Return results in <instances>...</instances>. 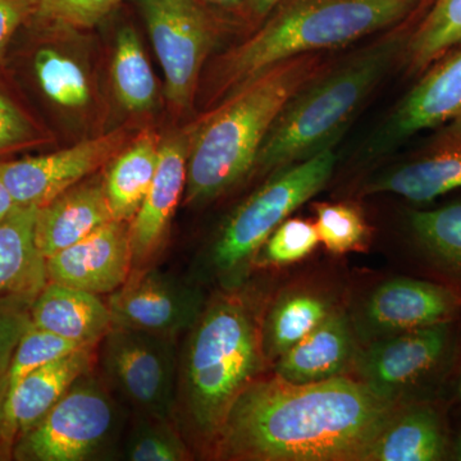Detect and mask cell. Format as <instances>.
Here are the masks:
<instances>
[{"label":"cell","mask_w":461,"mask_h":461,"mask_svg":"<svg viewBox=\"0 0 461 461\" xmlns=\"http://www.w3.org/2000/svg\"><path fill=\"white\" fill-rule=\"evenodd\" d=\"M169 103L180 111L193 105L200 74L217 39L220 20L199 0H139Z\"/></svg>","instance_id":"cell-9"},{"label":"cell","mask_w":461,"mask_h":461,"mask_svg":"<svg viewBox=\"0 0 461 461\" xmlns=\"http://www.w3.org/2000/svg\"><path fill=\"white\" fill-rule=\"evenodd\" d=\"M159 149L156 136H140L109 162L104 185L114 220L131 222L138 213L153 184Z\"/></svg>","instance_id":"cell-24"},{"label":"cell","mask_w":461,"mask_h":461,"mask_svg":"<svg viewBox=\"0 0 461 461\" xmlns=\"http://www.w3.org/2000/svg\"><path fill=\"white\" fill-rule=\"evenodd\" d=\"M412 235L432 263L461 278V203L409 214Z\"/></svg>","instance_id":"cell-28"},{"label":"cell","mask_w":461,"mask_h":461,"mask_svg":"<svg viewBox=\"0 0 461 461\" xmlns=\"http://www.w3.org/2000/svg\"><path fill=\"white\" fill-rule=\"evenodd\" d=\"M32 138V123L7 96L0 93V150L23 144Z\"/></svg>","instance_id":"cell-36"},{"label":"cell","mask_w":461,"mask_h":461,"mask_svg":"<svg viewBox=\"0 0 461 461\" xmlns=\"http://www.w3.org/2000/svg\"><path fill=\"white\" fill-rule=\"evenodd\" d=\"M336 160L330 147L272 173L268 181L235 209L209 253V262L224 285L236 286L277 227L326 186Z\"/></svg>","instance_id":"cell-6"},{"label":"cell","mask_w":461,"mask_h":461,"mask_svg":"<svg viewBox=\"0 0 461 461\" xmlns=\"http://www.w3.org/2000/svg\"><path fill=\"white\" fill-rule=\"evenodd\" d=\"M218 20L223 17H235L245 20L248 0H199Z\"/></svg>","instance_id":"cell-38"},{"label":"cell","mask_w":461,"mask_h":461,"mask_svg":"<svg viewBox=\"0 0 461 461\" xmlns=\"http://www.w3.org/2000/svg\"><path fill=\"white\" fill-rule=\"evenodd\" d=\"M122 0H33L32 20L60 29H91Z\"/></svg>","instance_id":"cell-34"},{"label":"cell","mask_w":461,"mask_h":461,"mask_svg":"<svg viewBox=\"0 0 461 461\" xmlns=\"http://www.w3.org/2000/svg\"><path fill=\"white\" fill-rule=\"evenodd\" d=\"M29 313L33 326L81 348L100 344L113 327L108 304L99 295L51 281L35 297Z\"/></svg>","instance_id":"cell-20"},{"label":"cell","mask_w":461,"mask_h":461,"mask_svg":"<svg viewBox=\"0 0 461 461\" xmlns=\"http://www.w3.org/2000/svg\"><path fill=\"white\" fill-rule=\"evenodd\" d=\"M33 0H0V60L14 33L27 21H32Z\"/></svg>","instance_id":"cell-37"},{"label":"cell","mask_w":461,"mask_h":461,"mask_svg":"<svg viewBox=\"0 0 461 461\" xmlns=\"http://www.w3.org/2000/svg\"><path fill=\"white\" fill-rule=\"evenodd\" d=\"M460 311V290L402 277L375 288L364 309V324L375 335L388 336L450 323Z\"/></svg>","instance_id":"cell-15"},{"label":"cell","mask_w":461,"mask_h":461,"mask_svg":"<svg viewBox=\"0 0 461 461\" xmlns=\"http://www.w3.org/2000/svg\"><path fill=\"white\" fill-rule=\"evenodd\" d=\"M329 300L308 291L282 295L260 326L264 359L277 360L332 313Z\"/></svg>","instance_id":"cell-25"},{"label":"cell","mask_w":461,"mask_h":461,"mask_svg":"<svg viewBox=\"0 0 461 461\" xmlns=\"http://www.w3.org/2000/svg\"><path fill=\"white\" fill-rule=\"evenodd\" d=\"M133 271L130 222L113 220L47 259L48 281L111 295Z\"/></svg>","instance_id":"cell-14"},{"label":"cell","mask_w":461,"mask_h":461,"mask_svg":"<svg viewBox=\"0 0 461 461\" xmlns=\"http://www.w3.org/2000/svg\"><path fill=\"white\" fill-rule=\"evenodd\" d=\"M461 45V0H430L409 36L402 63L421 75Z\"/></svg>","instance_id":"cell-26"},{"label":"cell","mask_w":461,"mask_h":461,"mask_svg":"<svg viewBox=\"0 0 461 461\" xmlns=\"http://www.w3.org/2000/svg\"><path fill=\"white\" fill-rule=\"evenodd\" d=\"M455 456H456V460H461V435L457 439L456 448H455Z\"/></svg>","instance_id":"cell-41"},{"label":"cell","mask_w":461,"mask_h":461,"mask_svg":"<svg viewBox=\"0 0 461 461\" xmlns=\"http://www.w3.org/2000/svg\"><path fill=\"white\" fill-rule=\"evenodd\" d=\"M16 203H14V198H12L11 194L7 190V187L5 186L2 181H0V220L5 218V215L11 213L14 208H17Z\"/></svg>","instance_id":"cell-40"},{"label":"cell","mask_w":461,"mask_h":461,"mask_svg":"<svg viewBox=\"0 0 461 461\" xmlns=\"http://www.w3.org/2000/svg\"><path fill=\"white\" fill-rule=\"evenodd\" d=\"M78 348H81V346L75 342L67 341L53 333L38 329L32 323L30 324L18 342L7 372L0 379V409L7 397L14 393V388L30 373Z\"/></svg>","instance_id":"cell-30"},{"label":"cell","mask_w":461,"mask_h":461,"mask_svg":"<svg viewBox=\"0 0 461 461\" xmlns=\"http://www.w3.org/2000/svg\"><path fill=\"white\" fill-rule=\"evenodd\" d=\"M33 71L42 93L54 104L80 109L89 103V81L74 58L53 48H42L33 58Z\"/></svg>","instance_id":"cell-29"},{"label":"cell","mask_w":461,"mask_h":461,"mask_svg":"<svg viewBox=\"0 0 461 461\" xmlns=\"http://www.w3.org/2000/svg\"><path fill=\"white\" fill-rule=\"evenodd\" d=\"M113 326L177 339L205 309L200 288L153 267L133 269L108 297Z\"/></svg>","instance_id":"cell-10"},{"label":"cell","mask_w":461,"mask_h":461,"mask_svg":"<svg viewBox=\"0 0 461 461\" xmlns=\"http://www.w3.org/2000/svg\"><path fill=\"white\" fill-rule=\"evenodd\" d=\"M450 345L448 323L393 333L355 353L357 379L388 399L399 400L403 388L429 375Z\"/></svg>","instance_id":"cell-13"},{"label":"cell","mask_w":461,"mask_h":461,"mask_svg":"<svg viewBox=\"0 0 461 461\" xmlns=\"http://www.w3.org/2000/svg\"><path fill=\"white\" fill-rule=\"evenodd\" d=\"M113 220L104 177L78 182L38 209L36 247L47 260Z\"/></svg>","instance_id":"cell-19"},{"label":"cell","mask_w":461,"mask_h":461,"mask_svg":"<svg viewBox=\"0 0 461 461\" xmlns=\"http://www.w3.org/2000/svg\"><path fill=\"white\" fill-rule=\"evenodd\" d=\"M430 0H285L209 74L212 102H222L278 63L341 50L420 16Z\"/></svg>","instance_id":"cell-2"},{"label":"cell","mask_w":461,"mask_h":461,"mask_svg":"<svg viewBox=\"0 0 461 461\" xmlns=\"http://www.w3.org/2000/svg\"><path fill=\"white\" fill-rule=\"evenodd\" d=\"M190 142L191 136L160 145L153 184L130 222L133 269L150 266L165 247L173 215L186 190Z\"/></svg>","instance_id":"cell-17"},{"label":"cell","mask_w":461,"mask_h":461,"mask_svg":"<svg viewBox=\"0 0 461 461\" xmlns=\"http://www.w3.org/2000/svg\"><path fill=\"white\" fill-rule=\"evenodd\" d=\"M354 357L350 321L333 311L317 329L276 360L275 375L296 384L326 381L344 375Z\"/></svg>","instance_id":"cell-22"},{"label":"cell","mask_w":461,"mask_h":461,"mask_svg":"<svg viewBox=\"0 0 461 461\" xmlns=\"http://www.w3.org/2000/svg\"><path fill=\"white\" fill-rule=\"evenodd\" d=\"M459 396H460V399H461V379H460V384H459Z\"/></svg>","instance_id":"cell-42"},{"label":"cell","mask_w":461,"mask_h":461,"mask_svg":"<svg viewBox=\"0 0 461 461\" xmlns=\"http://www.w3.org/2000/svg\"><path fill=\"white\" fill-rule=\"evenodd\" d=\"M320 244L317 226L303 218H287L264 242L254 258L258 267H281L299 262Z\"/></svg>","instance_id":"cell-33"},{"label":"cell","mask_w":461,"mask_h":461,"mask_svg":"<svg viewBox=\"0 0 461 461\" xmlns=\"http://www.w3.org/2000/svg\"><path fill=\"white\" fill-rule=\"evenodd\" d=\"M189 448L173 421L135 414L123 444L122 459L129 461H185Z\"/></svg>","instance_id":"cell-31"},{"label":"cell","mask_w":461,"mask_h":461,"mask_svg":"<svg viewBox=\"0 0 461 461\" xmlns=\"http://www.w3.org/2000/svg\"><path fill=\"white\" fill-rule=\"evenodd\" d=\"M38 206H17L0 220V303L32 305L48 284L47 260L35 242Z\"/></svg>","instance_id":"cell-21"},{"label":"cell","mask_w":461,"mask_h":461,"mask_svg":"<svg viewBox=\"0 0 461 461\" xmlns=\"http://www.w3.org/2000/svg\"><path fill=\"white\" fill-rule=\"evenodd\" d=\"M448 451L441 415L427 403L400 406L362 461H439Z\"/></svg>","instance_id":"cell-23"},{"label":"cell","mask_w":461,"mask_h":461,"mask_svg":"<svg viewBox=\"0 0 461 461\" xmlns=\"http://www.w3.org/2000/svg\"><path fill=\"white\" fill-rule=\"evenodd\" d=\"M112 78L117 98L130 112H145L153 107L157 83L153 69L133 27H123L117 33Z\"/></svg>","instance_id":"cell-27"},{"label":"cell","mask_w":461,"mask_h":461,"mask_svg":"<svg viewBox=\"0 0 461 461\" xmlns=\"http://www.w3.org/2000/svg\"><path fill=\"white\" fill-rule=\"evenodd\" d=\"M420 16L332 60L288 100L267 133L253 172L269 175L332 147L364 103L402 60Z\"/></svg>","instance_id":"cell-3"},{"label":"cell","mask_w":461,"mask_h":461,"mask_svg":"<svg viewBox=\"0 0 461 461\" xmlns=\"http://www.w3.org/2000/svg\"><path fill=\"white\" fill-rule=\"evenodd\" d=\"M320 242L333 254L360 250L369 240L368 224L359 206L351 203H315Z\"/></svg>","instance_id":"cell-32"},{"label":"cell","mask_w":461,"mask_h":461,"mask_svg":"<svg viewBox=\"0 0 461 461\" xmlns=\"http://www.w3.org/2000/svg\"><path fill=\"white\" fill-rule=\"evenodd\" d=\"M461 117V45L433 63L364 148L366 159L390 153L424 130Z\"/></svg>","instance_id":"cell-12"},{"label":"cell","mask_w":461,"mask_h":461,"mask_svg":"<svg viewBox=\"0 0 461 461\" xmlns=\"http://www.w3.org/2000/svg\"><path fill=\"white\" fill-rule=\"evenodd\" d=\"M284 2L285 0H248L245 23L257 29Z\"/></svg>","instance_id":"cell-39"},{"label":"cell","mask_w":461,"mask_h":461,"mask_svg":"<svg viewBox=\"0 0 461 461\" xmlns=\"http://www.w3.org/2000/svg\"><path fill=\"white\" fill-rule=\"evenodd\" d=\"M264 360L260 327L241 297L220 296L206 305L189 330L178 366L176 412L187 429L212 444Z\"/></svg>","instance_id":"cell-5"},{"label":"cell","mask_w":461,"mask_h":461,"mask_svg":"<svg viewBox=\"0 0 461 461\" xmlns=\"http://www.w3.org/2000/svg\"><path fill=\"white\" fill-rule=\"evenodd\" d=\"M330 60L304 54L278 63L222 100L191 135L187 204L220 198L254 171L258 154L288 100Z\"/></svg>","instance_id":"cell-4"},{"label":"cell","mask_w":461,"mask_h":461,"mask_svg":"<svg viewBox=\"0 0 461 461\" xmlns=\"http://www.w3.org/2000/svg\"><path fill=\"white\" fill-rule=\"evenodd\" d=\"M30 305L21 303H0V379L7 372L18 342L32 321Z\"/></svg>","instance_id":"cell-35"},{"label":"cell","mask_w":461,"mask_h":461,"mask_svg":"<svg viewBox=\"0 0 461 461\" xmlns=\"http://www.w3.org/2000/svg\"><path fill=\"white\" fill-rule=\"evenodd\" d=\"M400 406L345 375L304 384L256 379L212 445L222 460L362 461Z\"/></svg>","instance_id":"cell-1"},{"label":"cell","mask_w":461,"mask_h":461,"mask_svg":"<svg viewBox=\"0 0 461 461\" xmlns=\"http://www.w3.org/2000/svg\"><path fill=\"white\" fill-rule=\"evenodd\" d=\"M121 421L117 399L102 378L89 372L17 439L11 455L20 461L103 459L117 442Z\"/></svg>","instance_id":"cell-7"},{"label":"cell","mask_w":461,"mask_h":461,"mask_svg":"<svg viewBox=\"0 0 461 461\" xmlns=\"http://www.w3.org/2000/svg\"><path fill=\"white\" fill-rule=\"evenodd\" d=\"M100 344L109 390L135 414L175 421L180 366L176 338L113 326Z\"/></svg>","instance_id":"cell-8"},{"label":"cell","mask_w":461,"mask_h":461,"mask_svg":"<svg viewBox=\"0 0 461 461\" xmlns=\"http://www.w3.org/2000/svg\"><path fill=\"white\" fill-rule=\"evenodd\" d=\"M444 126L418 156L382 173L364 193H390L429 203L461 189V117Z\"/></svg>","instance_id":"cell-18"},{"label":"cell","mask_w":461,"mask_h":461,"mask_svg":"<svg viewBox=\"0 0 461 461\" xmlns=\"http://www.w3.org/2000/svg\"><path fill=\"white\" fill-rule=\"evenodd\" d=\"M129 140L124 130L47 156L0 163V181L18 206H41L107 165Z\"/></svg>","instance_id":"cell-11"},{"label":"cell","mask_w":461,"mask_h":461,"mask_svg":"<svg viewBox=\"0 0 461 461\" xmlns=\"http://www.w3.org/2000/svg\"><path fill=\"white\" fill-rule=\"evenodd\" d=\"M96 346L81 348L30 373L0 409V451L12 453L20 437L53 409L81 375L93 372Z\"/></svg>","instance_id":"cell-16"}]
</instances>
